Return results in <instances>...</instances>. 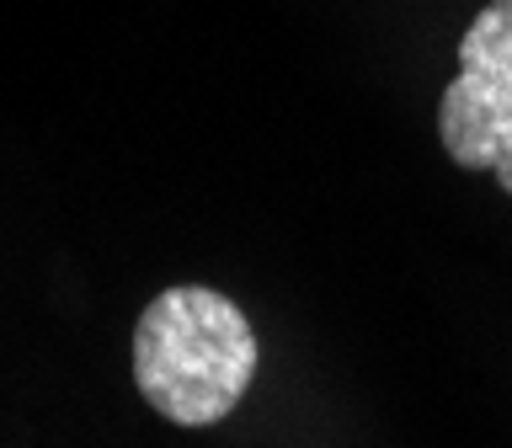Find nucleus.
Returning a JSON list of instances; mask_svg holds the SVG:
<instances>
[{"label":"nucleus","instance_id":"obj_2","mask_svg":"<svg viewBox=\"0 0 512 448\" xmlns=\"http://www.w3.org/2000/svg\"><path fill=\"white\" fill-rule=\"evenodd\" d=\"M438 139L459 171L512 192V0H486L459 38V75L443 86Z\"/></svg>","mask_w":512,"mask_h":448},{"label":"nucleus","instance_id":"obj_1","mask_svg":"<svg viewBox=\"0 0 512 448\" xmlns=\"http://www.w3.org/2000/svg\"><path fill=\"white\" fill-rule=\"evenodd\" d=\"M256 379L246 310L203 283H176L144 304L134 326V384L171 427L224 422Z\"/></svg>","mask_w":512,"mask_h":448}]
</instances>
